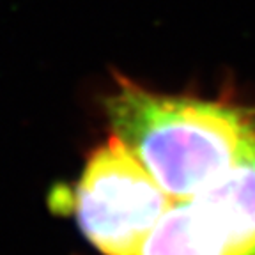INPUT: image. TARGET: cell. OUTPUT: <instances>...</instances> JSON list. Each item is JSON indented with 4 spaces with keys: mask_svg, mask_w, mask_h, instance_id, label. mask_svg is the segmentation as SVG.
I'll return each mask as SVG.
<instances>
[{
    "mask_svg": "<svg viewBox=\"0 0 255 255\" xmlns=\"http://www.w3.org/2000/svg\"><path fill=\"white\" fill-rule=\"evenodd\" d=\"M114 135L172 200H186L255 140V110L175 98L124 82L105 101Z\"/></svg>",
    "mask_w": 255,
    "mask_h": 255,
    "instance_id": "cell-1",
    "label": "cell"
},
{
    "mask_svg": "<svg viewBox=\"0 0 255 255\" xmlns=\"http://www.w3.org/2000/svg\"><path fill=\"white\" fill-rule=\"evenodd\" d=\"M57 213H71L80 232L101 255H135L175 202L112 135L89 156L73 188H55Z\"/></svg>",
    "mask_w": 255,
    "mask_h": 255,
    "instance_id": "cell-2",
    "label": "cell"
},
{
    "mask_svg": "<svg viewBox=\"0 0 255 255\" xmlns=\"http://www.w3.org/2000/svg\"><path fill=\"white\" fill-rule=\"evenodd\" d=\"M191 199L225 239L231 255H255V140Z\"/></svg>",
    "mask_w": 255,
    "mask_h": 255,
    "instance_id": "cell-3",
    "label": "cell"
},
{
    "mask_svg": "<svg viewBox=\"0 0 255 255\" xmlns=\"http://www.w3.org/2000/svg\"><path fill=\"white\" fill-rule=\"evenodd\" d=\"M135 255H231L225 239L193 199L175 200Z\"/></svg>",
    "mask_w": 255,
    "mask_h": 255,
    "instance_id": "cell-4",
    "label": "cell"
}]
</instances>
